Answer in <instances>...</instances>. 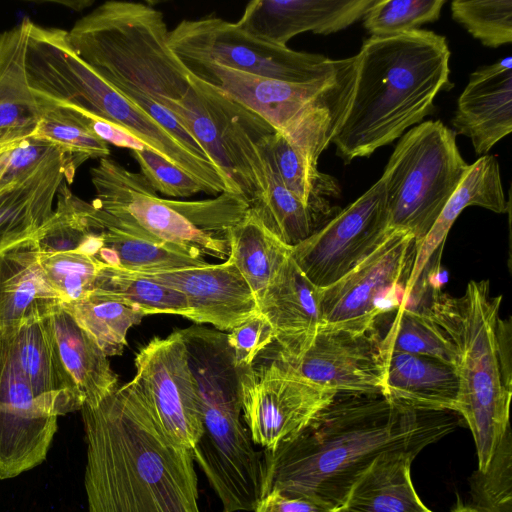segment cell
Returning a JSON list of instances; mask_svg holds the SVG:
<instances>
[{"label":"cell","mask_w":512,"mask_h":512,"mask_svg":"<svg viewBox=\"0 0 512 512\" xmlns=\"http://www.w3.org/2000/svg\"><path fill=\"white\" fill-rule=\"evenodd\" d=\"M460 424L454 411L413 410L381 393L339 392L310 424L263 452V496L272 490L341 510L371 464L383 453L421 452Z\"/></svg>","instance_id":"6da1fadb"},{"label":"cell","mask_w":512,"mask_h":512,"mask_svg":"<svg viewBox=\"0 0 512 512\" xmlns=\"http://www.w3.org/2000/svg\"><path fill=\"white\" fill-rule=\"evenodd\" d=\"M80 411L88 512H200L192 451L165 435L133 380Z\"/></svg>","instance_id":"7a4b0ae2"},{"label":"cell","mask_w":512,"mask_h":512,"mask_svg":"<svg viewBox=\"0 0 512 512\" xmlns=\"http://www.w3.org/2000/svg\"><path fill=\"white\" fill-rule=\"evenodd\" d=\"M357 56L352 100L332 140L346 164L399 138L433 113L438 93L453 86L446 38L433 31L370 37Z\"/></svg>","instance_id":"3957f363"},{"label":"cell","mask_w":512,"mask_h":512,"mask_svg":"<svg viewBox=\"0 0 512 512\" xmlns=\"http://www.w3.org/2000/svg\"><path fill=\"white\" fill-rule=\"evenodd\" d=\"M501 299L490 294L488 280H472L459 298L432 289L423 307L457 349L454 412L472 433L479 471L511 429V323L500 317Z\"/></svg>","instance_id":"277c9868"},{"label":"cell","mask_w":512,"mask_h":512,"mask_svg":"<svg viewBox=\"0 0 512 512\" xmlns=\"http://www.w3.org/2000/svg\"><path fill=\"white\" fill-rule=\"evenodd\" d=\"M79 58L106 83H119L163 105L190 85V71L169 46L163 13L149 4L110 0L67 31Z\"/></svg>","instance_id":"5b68a950"},{"label":"cell","mask_w":512,"mask_h":512,"mask_svg":"<svg viewBox=\"0 0 512 512\" xmlns=\"http://www.w3.org/2000/svg\"><path fill=\"white\" fill-rule=\"evenodd\" d=\"M357 66L356 54L341 59L331 75L307 83L275 80L215 64L188 70L263 118L317 167L319 156L332 143L349 109Z\"/></svg>","instance_id":"8992f818"},{"label":"cell","mask_w":512,"mask_h":512,"mask_svg":"<svg viewBox=\"0 0 512 512\" xmlns=\"http://www.w3.org/2000/svg\"><path fill=\"white\" fill-rule=\"evenodd\" d=\"M96 197L92 204L124 225L194 254L229 257V230L249 209L229 192L199 201L160 198L146 178L106 157L91 171Z\"/></svg>","instance_id":"52a82bcc"},{"label":"cell","mask_w":512,"mask_h":512,"mask_svg":"<svg viewBox=\"0 0 512 512\" xmlns=\"http://www.w3.org/2000/svg\"><path fill=\"white\" fill-rule=\"evenodd\" d=\"M468 169L454 130L441 121L408 130L380 178L389 228L411 233L418 249Z\"/></svg>","instance_id":"ba28073f"},{"label":"cell","mask_w":512,"mask_h":512,"mask_svg":"<svg viewBox=\"0 0 512 512\" xmlns=\"http://www.w3.org/2000/svg\"><path fill=\"white\" fill-rule=\"evenodd\" d=\"M190 85L170 110L196 139L224 179L226 190L250 205L266 189L262 143L275 130L222 90L190 74Z\"/></svg>","instance_id":"9c48e42d"},{"label":"cell","mask_w":512,"mask_h":512,"mask_svg":"<svg viewBox=\"0 0 512 512\" xmlns=\"http://www.w3.org/2000/svg\"><path fill=\"white\" fill-rule=\"evenodd\" d=\"M172 51L189 68L215 64L275 80L307 83L325 78L341 59L299 52L258 39L235 23L214 16L182 20L169 31Z\"/></svg>","instance_id":"30bf717a"},{"label":"cell","mask_w":512,"mask_h":512,"mask_svg":"<svg viewBox=\"0 0 512 512\" xmlns=\"http://www.w3.org/2000/svg\"><path fill=\"white\" fill-rule=\"evenodd\" d=\"M416 253L411 233L391 230L351 271L319 290L322 324L356 332L375 329L378 318L403 303Z\"/></svg>","instance_id":"8fae6325"},{"label":"cell","mask_w":512,"mask_h":512,"mask_svg":"<svg viewBox=\"0 0 512 512\" xmlns=\"http://www.w3.org/2000/svg\"><path fill=\"white\" fill-rule=\"evenodd\" d=\"M238 371L243 419L254 444L267 451L299 434L338 393L278 359Z\"/></svg>","instance_id":"7c38bea8"},{"label":"cell","mask_w":512,"mask_h":512,"mask_svg":"<svg viewBox=\"0 0 512 512\" xmlns=\"http://www.w3.org/2000/svg\"><path fill=\"white\" fill-rule=\"evenodd\" d=\"M389 216L379 179L324 226L292 247L291 258L318 289L338 281L388 235Z\"/></svg>","instance_id":"4fadbf2b"},{"label":"cell","mask_w":512,"mask_h":512,"mask_svg":"<svg viewBox=\"0 0 512 512\" xmlns=\"http://www.w3.org/2000/svg\"><path fill=\"white\" fill-rule=\"evenodd\" d=\"M138 386L154 419L176 445L193 450L202 431L197 384L180 330L154 337L135 357Z\"/></svg>","instance_id":"5bb4252c"},{"label":"cell","mask_w":512,"mask_h":512,"mask_svg":"<svg viewBox=\"0 0 512 512\" xmlns=\"http://www.w3.org/2000/svg\"><path fill=\"white\" fill-rule=\"evenodd\" d=\"M59 416L51 402L33 393L16 365L6 337L2 336L0 479L14 478L45 460Z\"/></svg>","instance_id":"9a60e30c"},{"label":"cell","mask_w":512,"mask_h":512,"mask_svg":"<svg viewBox=\"0 0 512 512\" xmlns=\"http://www.w3.org/2000/svg\"><path fill=\"white\" fill-rule=\"evenodd\" d=\"M380 340L376 329L356 332L321 324L295 355L277 359L306 379L338 393H381Z\"/></svg>","instance_id":"2e32d148"},{"label":"cell","mask_w":512,"mask_h":512,"mask_svg":"<svg viewBox=\"0 0 512 512\" xmlns=\"http://www.w3.org/2000/svg\"><path fill=\"white\" fill-rule=\"evenodd\" d=\"M131 273L181 292L189 307L187 319L218 331L229 332L259 311L253 291L229 258L219 264Z\"/></svg>","instance_id":"e0dca14e"},{"label":"cell","mask_w":512,"mask_h":512,"mask_svg":"<svg viewBox=\"0 0 512 512\" xmlns=\"http://www.w3.org/2000/svg\"><path fill=\"white\" fill-rule=\"evenodd\" d=\"M378 0H254L235 24L266 42L287 46L294 36L328 35L347 28Z\"/></svg>","instance_id":"ac0fdd59"},{"label":"cell","mask_w":512,"mask_h":512,"mask_svg":"<svg viewBox=\"0 0 512 512\" xmlns=\"http://www.w3.org/2000/svg\"><path fill=\"white\" fill-rule=\"evenodd\" d=\"M455 134L470 139L477 155L512 131L511 56L475 70L457 101L452 118Z\"/></svg>","instance_id":"d6986e66"},{"label":"cell","mask_w":512,"mask_h":512,"mask_svg":"<svg viewBox=\"0 0 512 512\" xmlns=\"http://www.w3.org/2000/svg\"><path fill=\"white\" fill-rule=\"evenodd\" d=\"M62 304L42 268L34 239L0 253L1 335H10L25 324L51 316Z\"/></svg>","instance_id":"ffe728a7"},{"label":"cell","mask_w":512,"mask_h":512,"mask_svg":"<svg viewBox=\"0 0 512 512\" xmlns=\"http://www.w3.org/2000/svg\"><path fill=\"white\" fill-rule=\"evenodd\" d=\"M6 337L13 358L33 393L60 415L81 410L85 398L61 359L50 316L23 325Z\"/></svg>","instance_id":"44dd1931"},{"label":"cell","mask_w":512,"mask_h":512,"mask_svg":"<svg viewBox=\"0 0 512 512\" xmlns=\"http://www.w3.org/2000/svg\"><path fill=\"white\" fill-rule=\"evenodd\" d=\"M319 290L290 256L264 291L258 309L273 329L278 357L295 355L322 324Z\"/></svg>","instance_id":"7402d4cb"},{"label":"cell","mask_w":512,"mask_h":512,"mask_svg":"<svg viewBox=\"0 0 512 512\" xmlns=\"http://www.w3.org/2000/svg\"><path fill=\"white\" fill-rule=\"evenodd\" d=\"M381 353V394L390 402L413 410L454 411L458 395L454 365L424 355Z\"/></svg>","instance_id":"603a6c76"},{"label":"cell","mask_w":512,"mask_h":512,"mask_svg":"<svg viewBox=\"0 0 512 512\" xmlns=\"http://www.w3.org/2000/svg\"><path fill=\"white\" fill-rule=\"evenodd\" d=\"M468 206H480L495 213H506L509 210V202L506 200L501 182L499 163L495 156L488 154L481 156L469 165L464 178L418 247L406 285L404 303L415 293L431 257L442 246L455 220Z\"/></svg>","instance_id":"cb8c5ba5"},{"label":"cell","mask_w":512,"mask_h":512,"mask_svg":"<svg viewBox=\"0 0 512 512\" xmlns=\"http://www.w3.org/2000/svg\"><path fill=\"white\" fill-rule=\"evenodd\" d=\"M29 23L23 19L0 34V152L32 137L40 117L25 70Z\"/></svg>","instance_id":"d4e9b609"},{"label":"cell","mask_w":512,"mask_h":512,"mask_svg":"<svg viewBox=\"0 0 512 512\" xmlns=\"http://www.w3.org/2000/svg\"><path fill=\"white\" fill-rule=\"evenodd\" d=\"M95 215L102 239V247L96 258L107 266L129 272H153L203 266L208 263L203 256L169 245L124 225L97 207Z\"/></svg>","instance_id":"484cf974"},{"label":"cell","mask_w":512,"mask_h":512,"mask_svg":"<svg viewBox=\"0 0 512 512\" xmlns=\"http://www.w3.org/2000/svg\"><path fill=\"white\" fill-rule=\"evenodd\" d=\"M64 181L60 157L0 193V253L36 237L51 217L57 191Z\"/></svg>","instance_id":"4316f807"},{"label":"cell","mask_w":512,"mask_h":512,"mask_svg":"<svg viewBox=\"0 0 512 512\" xmlns=\"http://www.w3.org/2000/svg\"><path fill=\"white\" fill-rule=\"evenodd\" d=\"M419 453L398 449L381 454L354 484L340 512H427L411 479Z\"/></svg>","instance_id":"83f0119b"},{"label":"cell","mask_w":512,"mask_h":512,"mask_svg":"<svg viewBox=\"0 0 512 512\" xmlns=\"http://www.w3.org/2000/svg\"><path fill=\"white\" fill-rule=\"evenodd\" d=\"M50 319L61 359L84 395V403H99L118 387V376L108 357L62 307Z\"/></svg>","instance_id":"f1b7e54d"},{"label":"cell","mask_w":512,"mask_h":512,"mask_svg":"<svg viewBox=\"0 0 512 512\" xmlns=\"http://www.w3.org/2000/svg\"><path fill=\"white\" fill-rule=\"evenodd\" d=\"M36 97L40 117L32 137L47 141L60 150L65 181L70 185L77 168L88 159L108 157L109 146L92 131L88 113L49 98Z\"/></svg>","instance_id":"f546056e"},{"label":"cell","mask_w":512,"mask_h":512,"mask_svg":"<svg viewBox=\"0 0 512 512\" xmlns=\"http://www.w3.org/2000/svg\"><path fill=\"white\" fill-rule=\"evenodd\" d=\"M229 259L253 291L257 304L264 291L290 258L292 247L271 233L249 208L228 233Z\"/></svg>","instance_id":"4dcf8cb0"},{"label":"cell","mask_w":512,"mask_h":512,"mask_svg":"<svg viewBox=\"0 0 512 512\" xmlns=\"http://www.w3.org/2000/svg\"><path fill=\"white\" fill-rule=\"evenodd\" d=\"M56 198V208L34 238L40 253L79 251L96 257L102 239L93 204L74 195L66 181Z\"/></svg>","instance_id":"1f68e13d"},{"label":"cell","mask_w":512,"mask_h":512,"mask_svg":"<svg viewBox=\"0 0 512 512\" xmlns=\"http://www.w3.org/2000/svg\"><path fill=\"white\" fill-rule=\"evenodd\" d=\"M266 165V189L249 208L263 225L285 244L293 247L308 238L319 218L282 183L262 143Z\"/></svg>","instance_id":"d6a6232c"},{"label":"cell","mask_w":512,"mask_h":512,"mask_svg":"<svg viewBox=\"0 0 512 512\" xmlns=\"http://www.w3.org/2000/svg\"><path fill=\"white\" fill-rule=\"evenodd\" d=\"M264 147L284 186L319 219L327 215L329 199L340 193L337 180L310 165L277 131L265 138Z\"/></svg>","instance_id":"836d02e7"},{"label":"cell","mask_w":512,"mask_h":512,"mask_svg":"<svg viewBox=\"0 0 512 512\" xmlns=\"http://www.w3.org/2000/svg\"><path fill=\"white\" fill-rule=\"evenodd\" d=\"M62 308L93 338L107 357L123 353L129 329L146 316L95 291L78 301L64 303Z\"/></svg>","instance_id":"e575fe53"},{"label":"cell","mask_w":512,"mask_h":512,"mask_svg":"<svg viewBox=\"0 0 512 512\" xmlns=\"http://www.w3.org/2000/svg\"><path fill=\"white\" fill-rule=\"evenodd\" d=\"M134 309L149 314H176L185 318V296L169 287L125 270L105 265L94 289Z\"/></svg>","instance_id":"d590c367"},{"label":"cell","mask_w":512,"mask_h":512,"mask_svg":"<svg viewBox=\"0 0 512 512\" xmlns=\"http://www.w3.org/2000/svg\"><path fill=\"white\" fill-rule=\"evenodd\" d=\"M381 351L437 358L455 366L457 349L444 330L423 310L401 304L386 334Z\"/></svg>","instance_id":"8d00e7d4"},{"label":"cell","mask_w":512,"mask_h":512,"mask_svg":"<svg viewBox=\"0 0 512 512\" xmlns=\"http://www.w3.org/2000/svg\"><path fill=\"white\" fill-rule=\"evenodd\" d=\"M40 263L63 304L78 301L92 293L105 266L95 256L79 251L40 253Z\"/></svg>","instance_id":"74e56055"},{"label":"cell","mask_w":512,"mask_h":512,"mask_svg":"<svg viewBox=\"0 0 512 512\" xmlns=\"http://www.w3.org/2000/svg\"><path fill=\"white\" fill-rule=\"evenodd\" d=\"M471 505L483 512H512V437L509 429L484 471L469 479Z\"/></svg>","instance_id":"f35d334b"},{"label":"cell","mask_w":512,"mask_h":512,"mask_svg":"<svg viewBox=\"0 0 512 512\" xmlns=\"http://www.w3.org/2000/svg\"><path fill=\"white\" fill-rule=\"evenodd\" d=\"M451 12L484 46L498 48L512 41L511 0H455Z\"/></svg>","instance_id":"ab89813d"},{"label":"cell","mask_w":512,"mask_h":512,"mask_svg":"<svg viewBox=\"0 0 512 512\" xmlns=\"http://www.w3.org/2000/svg\"><path fill=\"white\" fill-rule=\"evenodd\" d=\"M445 0H378L364 15L371 37L403 34L440 17Z\"/></svg>","instance_id":"60d3db41"},{"label":"cell","mask_w":512,"mask_h":512,"mask_svg":"<svg viewBox=\"0 0 512 512\" xmlns=\"http://www.w3.org/2000/svg\"><path fill=\"white\" fill-rule=\"evenodd\" d=\"M131 153L140 166L141 174L156 192L175 198H186L203 192L193 177L149 147L131 150Z\"/></svg>","instance_id":"b9f144b4"},{"label":"cell","mask_w":512,"mask_h":512,"mask_svg":"<svg viewBox=\"0 0 512 512\" xmlns=\"http://www.w3.org/2000/svg\"><path fill=\"white\" fill-rule=\"evenodd\" d=\"M226 340L234 365L243 370L252 367L258 355L274 341V333L270 323L258 311L230 330Z\"/></svg>","instance_id":"7bdbcfd3"},{"label":"cell","mask_w":512,"mask_h":512,"mask_svg":"<svg viewBox=\"0 0 512 512\" xmlns=\"http://www.w3.org/2000/svg\"><path fill=\"white\" fill-rule=\"evenodd\" d=\"M108 84V83H107ZM114 90L146 112L156 123L193 154L208 160L206 153L179 119L152 97L119 83H109Z\"/></svg>","instance_id":"ee69618b"},{"label":"cell","mask_w":512,"mask_h":512,"mask_svg":"<svg viewBox=\"0 0 512 512\" xmlns=\"http://www.w3.org/2000/svg\"><path fill=\"white\" fill-rule=\"evenodd\" d=\"M254 512H340L321 502L306 497H289L276 490L261 498Z\"/></svg>","instance_id":"f6af8a7d"},{"label":"cell","mask_w":512,"mask_h":512,"mask_svg":"<svg viewBox=\"0 0 512 512\" xmlns=\"http://www.w3.org/2000/svg\"><path fill=\"white\" fill-rule=\"evenodd\" d=\"M89 115L91 118L92 131L107 144H113L117 147L128 148L130 150H141L147 147L142 141L119 126L102 120L92 114Z\"/></svg>","instance_id":"bcb514c9"},{"label":"cell","mask_w":512,"mask_h":512,"mask_svg":"<svg viewBox=\"0 0 512 512\" xmlns=\"http://www.w3.org/2000/svg\"><path fill=\"white\" fill-rule=\"evenodd\" d=\"M450 512H483L472 505H464L460 501L457 503L456 507Z\"/></svg>","instance_id":"7dc6e473"},{"label":"cell","mask_w":512,"mask_h":512,"mask_svg":"<svg viewBox=\"0 0 512 512\" xmlns=\"http://www.w3.org/2000/svg\"><path fill=\"white\" fill-rule=\"evenodd\" d=\"M8 150L0 152V193L2 191L6 190V189H3L1 182H2V177L4 174V170H5L6 155H7Z\"/></svg>","instance_id":"c3c4849f"},{"label":"cell","mask_w":512,"mask_h":512,"mask_svg":"<svg viewBox=\"0 0 512 512\" xmlns=\"http://www.w3.org/2000/svg\"><path fill=\"white\" fill-rule=\"evenodd\" d=\"M1 349H2V336H1V333H0V356H1Z\"/></svg>","instance_id":"681fc988"},{"label":"cell","mask_w":512,"mask_h":512,"mask_svg":"<svg viewBox=\"0 0 512 512\" xmlns=\"http://www.w3.org/2000/svg\"><path fill=\"white\" fill-rule=\"evenodd\" d=\"M427 512H433V511H431V510L429 509Z\"/></svg>","instance_id":"f907efd6"}]
</instances>
